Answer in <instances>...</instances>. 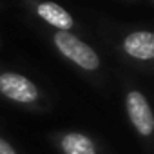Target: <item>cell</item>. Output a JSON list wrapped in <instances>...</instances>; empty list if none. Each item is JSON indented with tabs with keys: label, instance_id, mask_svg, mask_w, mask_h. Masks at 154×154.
<instances>
[{
	"label": "cell",
	"instance_id": "6da1fadb",
	"mask_svg": "<svg viewBox=\"0 0 154 154\" xmlns=\"http://www.w3.org/2000/svg\"><path fill=\"white\" fill-rule=\"evenodd\" d=\"M53 42H54L56 49L65 58H69L78 67H82L85 71H96L100 67L98 53L89 44H85L76 35H72L71 31H56L53 35Z\"/></svg>",
	"mask_w": 154,
	"mask_h": 154
},
{
	"label": "cell",
	"instance_id": "7a4b0ae2",
	"mask_svg": "<svg viewBox=\"0 0 154 154\" xmlns=\"http://www.w3.org/2000/svg\"><path fill=\"white\" fill-rule=\"evenodd\" d=\"M0 93L18 103H33L38 100V87L18 72L0 74Z\"/></svg>",
	"mask_w": 154,
	"mask_h": 154
},
{
	"label": "cell",
	"instance_id": "3957f363",
	"mask_svg": "<svg viewBox=\"0 0 154 154\" xmlns=\"http://www.w3.org/2000/svg\"><path fill=\"white\" fill-rule=\"evenodd\" d=\"M125 105H127V112H129V118L134 129L140 134L149 136L154 129V118H152V111H150L147 98L140 91H131L127 94Z\"/></svg>",
	"mask_w": 154,
	"mask_h": 154
},
{
	"label": "cell",
	"instance_id": "277c9868",
	"mask_svg": "<svg viewBox=\"0 0 154 154\" xmlns=\"http://www.w3.org/2000/svg\"><path fill=\"white\" fill-rule=\"evenodd\" d=\"M35 13L38 15V18H42L45 24H49L51 27H54L56 31H71L74 26V18L72 15L60 4L45 0V2H38L35 8Z\"/></svg>",
	"mask_w": 154,
	"mask_h": 154
},
{
	"label": "cell",
	"instance_id": "5b68a950",
	"mask_svg": "<svg viewBox=\"0 0 154 154\" xmlns=\"http://www.w3.org/2000/svg\"><path fill=\"white\" fill-rule=\"evenodd\" d=\"M123 51L136 60H152L154 58V35L150 31H134L129 33L122 42Z\"/></svg>",
	"mask_w": 154,
	"mask_h": 154
},
{
	"label": "cell",
	"instance_id": "8992f818",
	"mask_svg": "<svg viewBox=\"0 0 154 154\" xmlns=\"http://www.w3.org/2000/svg\"><path fill=\"white\" fill-rule=\"evenodd\" d=\"M62 149L65 154H96L94 143L80 132L65 134L62 138Z\"/></svg>",
	"mask_w": 154,
	"mask_h": 154
},
{
	"label": "cell",
	"instance_id": "52a82bcc",
	"mask_svg": "<svg viewBox=\"0 0 154 154\" xmlns=\"http://www.w3.org/2000/svg\"><path fill=\"white\" fill-rule=\"evenodd\" d=\"M0 154H17V152L13 150V147H11L6 140L0 138Z\"/></svg>",
	"mask_w": 154,
	"mask_h": 154
}]
</instances>
